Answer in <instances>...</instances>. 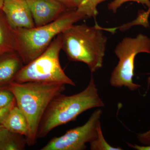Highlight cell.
Segmentation results:
<instances>
[{
  "label": "cell",
  "instance_id": "cell-12",
  "mask_svg": "<svg viewBox=\"0 0 150 150\" xmlns=\"http://www.w3.org/2000/svg\"><path fill=\"white\" fill-rule=\"evenodd\" d=\"M27 145L26 137L3 128L0 130V150H23Z\"/></svg>",
  "mask_w": 150,
  "mask_h": 150
},
{
  "label": "cell",
  "instance_id": "cell-20",
  "mask_svg": "<svg viewBox=\"0 0 150 150\" xmlns=\"http://www.w3.org/2000/svg\"><path fill=\"white\" fill-rule=\"evenodd\" d=\"M16 104V102H15L7 107L0 108V125H1L3 121L8 114L10 110Z\"/></svg>",
  "mask_w": 150,
  "mask_h": 150
},
{
  "label": "cell",
  "instance_id": "cell-16",
  "mask_svg": "<svg viewBox=\"0 0 150 150\" xmlns=\"http://www.w3.org/2000/svg\"><path fill=\"white\" fill-rule=\"evenodd\" d=\"M15 102L13 93L8 86L0 87V108L7 107Z\"/></svg>",
  "mask_w": 150,
  "mask_h": 150
},
{
  "label": "cell",
  "instance_id": "cell-6",
  "mask_svg": "<svg viewBox=\"0 0 150 150\" xmlns=\"http://www.w3.org/2000/svg\"><path fill=\"white\" fill-rule=\"evenodd\" d=\"M114 53L119 61L111 73L110 85L115 87L124 86L131 91L137 90L141 86L133 80L135 57L141 53L150 54V38L142 34L135 38H124L117 44Z\"/></svg>",
  "mask_w": 150,
  "mask_h": 150
},
{
  "label": "cell",
  "instance_id": "cell-2",
  "mask_svg": "<svg viewBox=\"0 0 150 150\" xmlns=\"http://www.w3.org/2000/svg\"><path fill=\"white\" fill-rule=\"evenodd\" d=\"M104 106L92 76L88 85L83 91L71 96L60 93L53 98L39 124L38 139L44 138L58 126L74 121L86 110Z\"/></svg>",
  "mask_w": 150,
  "mask_h": 150
},
{
  "label": "cell",
  "instance_id": "cell-3",
  "mask_svg": "<svg viewBox=\"0 0 150 150\" xmlns=\"http://www.w3.org/2000/svg\"><path fill=\"white\" fill-rule=\"evenodd\" d=\"M103 29L98 25H73L62 33V49L70 60L85 63L95 72L102 67L105 54L107 38Z\"/></svg>",
  "mask_w": 150,
  "mask_h": 150
},
{
  "label": "cell",
  "instance_id": "cell-21",
  "mask_svg": "<svg viewBox=\"0 0 150 150\" xmlns=\"http://www.w3.org/2000/svg\"><path fill=\"white\" fill-rule=\"evenodd\" d=\"M127 144L130 147L133 148L137 150H150V145L149 146H141L136 144H131L127 143Z\"/></svg>",
  "mask_w": 150,
  "mask_h": 150
},
{
  "label": "cell",
  "instance_id": "cell-8",
  "mask_svg": "<svg viewBox=\"0 0 150 150\" xmlns=\"http://www.w3.org/2000/svg\"><path fill=\"white\" fill-rule=\"evenodd\" d=\"M35 27L51 23L69 10L57 0H26Z\"/></svg>",
  "mask_w": 150,
  "mask_h": 150
},
{
  "label": "cell",
  "instance_id": "cell-18",
  "mask_svg": "<svg viewBox=\"0 0 150 150\" xmlns=\"http://www.w3.org/2000/svg\"><path fill=\"white\" fill-rule=\"evenodd\" d=\"M69 10L76 9L80 5L82 0H57Z\"/></svg>",
  "mask_w": 150,
  "mask_h": 150
},
{
  "label": "cell",
  "instance_id": "cell-9",
  "mask_svg": "<svg viewBox=\"0 0 150 150\" xmlns=\"http://www.w3.org/2000/svg\"><path fill=\"white\" fill-rule=\"evenodd\" d=\"M1 10L12 29L35 27L32 14L26 0H4Z\"/></svg>",
  "mask_w": 150,
  "mask_h": 150
},
{
  "label": "cell",
  "instance_id": "cell-13",
  "mask_svg": "<svg viewBox=\"0 0 150 150\" xmlns=\"http://www.w3.org/2000/svg\"><path fill=\"white\" fill-rule=\"evenodd\" d=\"M107 0H82L77 9L81 12L86 18L96 17L98 14L97 6Z\"/></svg>",
  "mask_w": 150,
  "mask_h": 150
},
{
  "label": "cell",
  "instance_id": "cell-15",
  "mask_svg": "<svg viewBox=\"0 0 150 150\" xmlns=\"http://www.w3.org/2000/svg\"><path fill=\"white\" fill-rule=\"evenodd\" d=\"M0 20V54L3 52L11 49H15V46L9 43L7 30Z\"/></svg>",
  "mask_w": 150,
  "mask_h": 150
},
{
  "label": "cell",
  "instance_id": "cell-19",
  "mask_svg": "<svg viewBox=\"0 0 150 150\" xmlns=\"http://www.w3.org/2000/svg\"><path fill=\"white\" fill-rule=\"evenodd\" d=\"M138 139L140 143L145 146L150 145V129L145 133L139 134Z\"/></svg>",
  "mask_w": 150,
  "mask_h": 150
},
{
  "label": "cell",
  "instance_id": "cell-24",
  "mask_svg": "<svg viewBox=\"0 0 150 150\" xmlns=\"http://www.w3.org/2000/svg\"><path fill=\"white\" fill-rule=\"evenodd\" d=\"M1 54H0V56H1Z\"/></svg>",
  "mask_w": 150,
  "mask_h": 150
},
{
  "label": "cell",
  "instance_id": "cell-10",
  "mask_svg": "<svg viewBox=\"0 0 150 150\" xmlns=\"http://www.w3.org/2000/svg\"><path fill=\"white\" fill-rule=\"evenodd\" d=\"M1 125L13 133L27 137L28 134L27 119L16 104L12 108Z\"/></svg>",
  "mask_w": 150,
  "mask_h": 150
},
{
  "label": "cell",
  "instance_id": "cell-7",
  "mask_svg": "<svg viewBox=\"0 0 150 150\" xmlns=\"http://www.w3.org/2000/svg\"><path fill=\"white\" fill-rule=\"evenodd\" d=\"M102 113L101 109H97L83 125L70 129L61 137H54L40 150L86 149V144L90 143L97 136L98 126Z\"/></svg>",
  "mask_w": 150,
  "mask_h": 150
},
{
  "label": "cell",
  "instance_id": "cell-1",
  "mask_svg": "<svg viewBox=\"0 0 150 150\" xmlns=\"http://www.w3.org/2000/svg\"><path fill=\"white\" fill-rule=\"evenodd\" d=\"M65 85L34 82L13 81L8 84L17 105L27 119L28 134L26 139L28 146H33L37 142L38 127L43 114L53 98L65 90Z\"/></svg>",
  "mask_w": 150,
  "mask_h": 150
},
{
  "label": "cell",
  "instance_id": "cell-22",
  "mask_svg": "<svg viewBox=\"0 0 150 150\" xmlns=\"http://www.w3.org/2000/svg\"><path fill=\"white\" fill-rule=\"evenodd\" d=\"M4 0H0V10L2 9Z\"/></svg>",
  "mask_w": 150,
  "mask_h": 150
},
{
  "label": "cell",
  "instance_id": "cell-5",
  "mask_svg": "<svg viewBox=\"0 0 150 150\" xmlns=\"http://www.w3.org/2000/svg\"><path fill=\"white\" fill-rule=\"evenodd\" d=\"M62 44V34L60 33L54 38L43 54L23 66L13 81L18 83L30 82L59 83L75 86V83L66 75L60 64L59 54Z\"/></svg>",
  "mask_w": 150,
  "mask_h": 150
},
{
  "label": "cell",
  "instance_id": "cell-11",
  "mask_svg": "<svg viewBox=\"0 0 150 150\" xmlns=\"http://www.w3.org/2000/svg\"><path fill=\"white\" fill-rule=\"evenodd\" d=\"M23 66L18 55H11L0 59V86L13 81L16 75Z\"/></svg>",
  "mask_w": 150,
  "mask_h": 150
},
{
  "label": "cell",
  "instance_id": "cell-14",
  "mask_svg": "<svg viewBox=\"0 0 150 150\" xmlns=\"http://www.w3.org/2000/svg\"><path fill=\"white\" fill-rule=\"evenodd\" d=\"M96 138L90 143V149L92 150H121L120 147H114L110 146L105 139L101 129L100 122L98 126Z\"/></svg>",
  "mask_w": 150,
  "mask_h": 150
},
{
  "label": "cell",
  "instance_id": "cell-17",
  "mask_svg": "<svg viewBox=\"0 0 150 150\" xmlns=\"http://www.w3.org/2000/svg\"><path fill=\"white\" fill-rule=\"evenodd\" d=\"M129 1L136 2L143 5H145L150 10V1L149 0H113L108 4V8L112 12L115 13L120 7L123 4Z\"/></svg>",
  "mask_w": 150,
  "mask_h": 150
},
{
  "label": "cell",
  "instance_id": "cell-4",
  "mask_svg": "<svg viewBox=\"0 0 150 150\" xmlns=\"http://www.w3.org/2000/svg\"><path fill=\"white\" fill-rule=\"evenodd\" d=\"M86 17L77 9L67 11L51 23L31 28L13 29L15 50L27 64L48 48L56 36Z\"/></svg>",
  "mask_w": 150,
  "mask_h": 150
},
{
  "label": "cell",
  "instance_id": "cell-23",
  "mask_svg": "<svg viewBox=\"0 0 150 150\" xmlns=\"http://www.w3.org/2000/svg\"><path fill=\"white\" fill-rule=\"evenodd\" d=\"M3 128H4V127H3L2 125H0V130H1V129H2Z\"/></svg>",
  "mask_w": 150,
  "mask_h": 150
}]
</instances>
